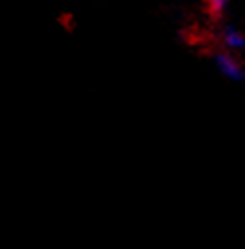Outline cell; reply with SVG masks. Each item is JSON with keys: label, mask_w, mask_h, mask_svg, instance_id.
<instances>
[{"label": "cell", "mask_w": 245, "mask_h": 249, "mask_svg": "<svg viewBox=\"0 0 245 249\" xmlns=\"http://www.w3.org/2000/svg\"><path fill=\"white\" fill-rule=\"evenodd\" d=\"M216 65L222 71V75H226L228 79H231V81L243 79V69L231 55H218L216 57Z\"/></svg>", "instance_id": "cell-1"}, {"label": "cell", "mask_w": 245, "mask_h": 249, "mask_svg": "<svg viewBox=\"0 0 245 249\" xmlns=\"http://www.w3.org/2000/svg\"><path fill=\"white\" fill-rule=\"evenodd\" d=\"M226 2H228V0H210V6H212V10L220 12V10H224Z\"/></svg>", "instance_id": "cell-3"}, {"label": "cell", "mask_w": 245, "mask_h": 249, "mask_svg": "<svg viewBox=\"0 0 245 249\" xmlns=\"http://www.w3.org/2000/svg\"><path fill=\"white\" fill-rule=\"evenodd\" d=\"M224 41L229 49H243L245 47V36L239 34L237 30H228L224 34Z\"/></svg>", "instance_id": "cell-2"}]
</instances>
